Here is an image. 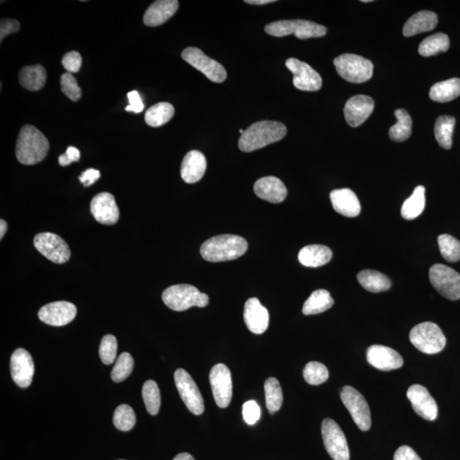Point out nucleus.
I'll return each instance as SVG.
<instances>
[{"instance_id": "obj_1", "label": "nucleus", "mask_w": 460, "mask_h": 460, "mask_svg": "<svg viewBox=\"0 0 460 460\" xmlns=\"http://www.w3.org/2000/svg\"><path fill=\"white\" fill-rule=\"evenodd\" d=\"M286 127L278 121L263 120L252 125L241 135L238 145L242 152L250 153L281 141Z\"/></svg>"}, {"instance_id": "obj_2", "label": "nucleus", "mask_w": 460, "mask_h": 460, "mask_svg": "<svg viewBox=\"0 0 460 460\" xmlns=\"http://www.w3.org/2000/svg\"><path fill=\"white\" fill-rule=\"evenodd\" d=\"M248 241L234 234H221L202 244L201 254L208 262H226L239 259L248 251Z\"/></svg>"}, {"instance_id": "obj_3", "label": "nucleus", "mask_w": 460, "mask_h": 460, "mask_svg": "<svg viewBox=\"0 0 460 460\" xmlns=\"http://www.w3.org/2000/svg\"><path fill=\"white\" fill-rule=\"evenodd\" d=\"M50 143L42 131L31 125L21 127L16 145V156L21 164L39 163L47 156Z\"/></svg>"}, {"instance_id": "obj_4", "label": "nucleus", "mask_w": 460, "mask_h": 460, "mask_svg": "<svg viewBox=\"0 0 460 460\" xmlns=\"http://www.w3.org/2000/svg\"><path fill=\"white\" fill-rule=\"evenodd\" d=\"M162 300L168 308L175 311H184L197 306L204 308L209 304V297L196 286L189 284L172 286L164 291Z\"/></svg>"}, {"instance_id": "obj_5", "label": "nucleus", "mask_w": 460, "mask_h": 460, "mask_svg": "<svg viewBox=\"0 0 460 460\" xmlns=\"http://www.w3.org/2000/svg\"><path fill=\"white\" fill-rule=\"evenodd\" d=\"M265 32L275 37L294 35L296 38L307 39L318 38L326 34V28L322 25L306 20H284L265 26Z\"/></svg>"}, {"instance_id": "obj_6", "label": "nucleus", "mask_w": 460, "mask_h": 460, "mask_svg": "<svg viewBox=\"0 0 460 460\" xmlns=\"http://www.w3.org/2000/svg\"><path fill=\"white\" fill-rule=\"evenodd\" d=\"M333 64L338 75L348 82L364 83L373 76L374 64L358 55H341L334 59Z\"/></svg>"}, {"instance_id": "obj_7", "label": "nucleus", "mask_w": 460, "mask_h": 460, "mask_svg": "<svg viewBox=\"0 0 460 460\" xmlns=\"http://www.w3.org/2000/svg\"><path fill=\"white\" fill-rule=\"evenodd\" d=\"M411 343L425 354H436L446 345V337L436 324L433 322H423L415 326L411 330Z\"/></svg>"}, {"instance_id": "obj_8", "label": "nucleus", "mask_w": 460, "mask_h": 460, "mask_svg": "<svg viewBox=\"0 0 460 460\" xmlns=\"http://www.w3.org/2000/svg\"><path fill=\"white\" fill-rule=\"evenodd\" d=\"M430 281L441 296L450 300L460 299V274L447 265L437 264L430 270Z\"/></svg>"}, {"instance_id": "obj_9", "label": "nucleus", "mask_w": 460, "mask_h": 460, "mask_svg": "<svg viewBox=\"0 0 460 460\" xmlns=\"http://www.w3.org/2000/svg\"><path fill=\"white\" fill-rule=\"evenodd\" d=\"M182 57L184 61L203 73L212 82L222 83L227 78L226 70L223 66L208 57L198 48H187L183 51Z\"/></svg>"}, {"instance_id": "obj_10", "label": "nucleus", "mask_w": 460, "mask_h": 460, "mask_svg": "<svg viewBox=\"0 0 460 460\" xmlns=\"http://www.w3.org/2000/svg\"><path fill=\"white\" fill-rule=\"evenodd\" d=\"M322 435L327 452L333 460H349L347 440L340 425L331 418L324 419Z\"/></svg>"}, {"instance_id": "obj_11", "label": "nucleus", "mask_w": 460, "mask_h": 460, "mask_svg": "<svg viewBox=\"0 0 460 460\" xmlns=\"http://www.w3.org/2000/svg\"><path fill=\"white\" fill-rule=\"evenodd\" d=\"M341 399L359 429L363 432L369 430L371 424L369 406L362 394L351 386H345L342 389Z\"/></svg>"}, {"instance_id": "obj_12", "label": "nucleus", "mask_w": 460, "mask_h": 460, "mask_svg": "<svg viewBox=\"0 0 460 460\" xmlns=\"http://www.w3.org/2000/svg\"><path fill=\"white\" fill-rule=\"evenodd\" d=\"M175 384L183 403L187 410L196 415L204 413V401L201 393L199 391L196 382L190 374L182 368L175 371Z\"/></svg>"}, {"instance_id": "obj_13", "label": "nucleus", "mask_w": 460, "mask_h": 460, "mask_svg": "<svg viewBox=\"0 0 460 460\" xmlns=\"http://www.w3.org/2000/svg\"><path fill=\"white\" fill-rule=\"evenodd\" d=\"M34 244L38 252L55 264L68 262L71 256L67 243L57 234L53 233L37 234Z\"/></svg>"}, {"instance_id": "obj_14", "label": "nucleus", "mask_w": 460, "mask_h": 460, "mask_svg": "<svg viewBox=\"0 0 460 460\" xmlns=\"http://www.w3.org/2000/svg\"><path fill=\"white\" fill-rule=\"evenodd\" d=\"M286 66L293 75V84L297 89L304 91L321 89L322 77L310 65L300 61L299 59L289 58L286 61Z\"/></svg>"}, {"instance_id": "obj_15", "label": "nucleus", "mask_w": 460, "mask_h": 460, "mask_svg": "<svg viewBox=\"0 0 460 460\" xmlns=\"http://www.w3.org/2000/svg\"><path fill=\"white\" fill-rule=\"evenodd\" d=\"M209 378L217 405L221 408H226L232 399V380L229 368L224 364H217L212 368Z\"/></svg>"}, {"instance_id": "obj_16", "label": "nucleus", "mask_w": 460, "mask_h": 460, "mask_svg": "<svg viewBox=\"0 0 460 460\" xmlns=\"http://www.w3.org/2000/svg\"><path fill=\"white\" fill-rule=\"evenodd\" d=\"M77 314L75 304L66 301L45 305L39 311L40 321L53 326H62L73 321Z\"/></svg>"}, {"instance_id": "obj_17", "label": "nucleus", "mask_w": 460, "mask_h": 460, "mask_svg": "<svg viewBox=\"0 0 460 460\" xmlns=\"http://www.w3.org/2000/svg\"><path fill=\"white\" fill-rule=\"evenodd\" d=\"M10 373L14 382L21 388H28L32 384L35 364L26 349L20 348L14 351L10 358Z\"/></svg>"}, {"instance_id": "obj_18", "label": "nucleus", "mask_w": 460, "mask_h": 460, "mask_svg": "<svg viewBox=\"0 0 460 460\" xmlns=\"http://www.w3.org/2000/svg\"><path fill=\"white\" fill-rule=\"evenodd\" d=\"M91 212L98 223L105 226H113L120 219V210L116 199L109 193H100L95 196L91 202Z\"/></svg>"}, {"instance_id": "obj_19", "label": "nucleus", "mask_w": 460, "mask_h": 460, "mask_svg": "<svg viewBox=\"0 0 460 460\" xmlns=\"http://www.w3.org/2000/svg\"><path fill=\"white\" fill-rule=\"evenodd\" d=\"M374 109L373 98L365 95H354L349 99L344 106L346 122L351 127H358L369 118Z\"/></svg>"}, {"instance_id": "obj_20", "label": "nucleus", "mask_w": 460, "mask_h": 460, "mask_svg": "<svg viewBox=\"0 0 460 460\" xmlns=\"http://www.w3.org/2000/svg\"><path fill=\"white\" fill-rule=\"evenodd\" d=\"M415 413L426 421H434L437 418L438 408L436 401L424 386L412 385L407 392Z\"/></svg>"}, {"instance_id": "obj_21", "label": "nucleus", "mask_w": 460, "mask_h": 460, "mask_svg": "<svg viewBox=\"0 0 460 460\" xmlns=\"http://www.w3.org/2000/svg\"><path fill=\"white\" fill-rule=\"evenodd\" d=\"M367 359L370 365L381 371L398 369L403 365L402 356L395 349L384 345H371L367 351Z\"/></svg>"}, {"instance_id": "obj_22", "label": "nucleus", "mask_w": 460, "mask_h": 460, "mask_svg": "<svg viewBox=\"0 0 460 460\" xmlns=\"http://www.w3.org/2000/svg\"><path fill=\"white\" fill-rule=\"evenodd\" d=\"M244 320L246 326L255 334H262L268 329L270 314L257 297L246 302Z\"/></svg>"}, {"instance_id": "obj_23", "label": "nucleus", "mask_w": 460, "mask_h": 460, "mask_svg": "<svg viewBox=\"0 0 460 460\" xmlns=\"http://www.w3.org/2000/svg\"><path fill=\"white\" fill-rule=\"evenodd\" d=\"M254 192L257 197L274 204L282 203L288 196L284 183L273 176L257 180L254 184Z\"/></svg>"}, {"instance_id": "obj_24", "label": "nucleus", "mask_w": 460, "mask_h": 460, "mask_svg": "<svg viewBox=\"0 0 460 460\" xmlns=\"http://www.w3.org/2000/svg\"><path fill=\"white\" fill-rule=\"evenodd\" d=\"M178 0H159L147 9L143 23L148 27H158L167 23L178 9Z\"/></svg>"}, {"instance_id": "obj_25", "label": "nucleus", "mask_w": 460, "mask_h": 460, "mask_svg": "<svg viewBox=\"0 0 460 460\" xmlns=\"http://www.w3.org/2000/svg\"><path fill=\"white\" fill-rule=\"evenodd\" d=\"M331 202L335 211L347 218H356L360 213V203L356 194L349 189L333 190Z\"/></svg>"}, {"instance_id": "obj_26", "label": "nucleus", "mask_w": 460, "mask_h": 460, "mask_svg": "<svg viewBox=\"0 0 460 460\" xmlns=\"http://www.w3.org/2000/svg\"><path fill=\"white\" fill-rule=\"evenodd\" d=\"M207 170V159L200 151L192 150L183 158L181 176L187 183H196L203 178Z\"/></svg>"}, {"instance_id": "obj_27", "label": "nucleus", "mask_w": 460, "mask_h": 460, "mask_svg": "<svg viewBox=\"0 0 460 460\" xmlns=\"http://www.w3.org/2000/svg\"><path fill=\"white\" fill-rule=\"evenodd\" d=\"M438 24V17L436 13L430 10H422L412 16L407 21L403 27V35L412 37L433 30Z\"/></svg>"}, {"instance_id": "obj_28", "label": "nucleus", "mask_w": 460, "mask_h": 460, "mask_svg": "<svg viewBox=\"0 0 460 460\" xmlns=\"http://www.w3.org/2000/svg\"><path fill=\"white\" fill-rule=\"evenodd\" d=\"M333 257V252L323 245L304 246L299 253V260L305 267L318 268L329 262Z\"/></svg>"}, {"instance_id": "obj_29", "label": "nucleus", "mask_w": 460, "mask_h": 460, "mask_svg": "<svg viewBox=\"0 0 460 460\" xmlns=\"http://www.w3.org/2000/svg\"><path fill=\"white\" fill-rule=\"evenodd\" d=\"M46 81V71L42 65L26 66L19 73L21 86L28 91L42 90Z\"/></svg>"}, {"instance_id": "obj_30", "label": "nucleus", "mask_w": 460, "mask_h": 460, "mask_svg": "<svg viewBox=\"0 0 460 460\" xmlns=\"http://www.w3.org/2000/svg\"><path fill=\"white\" fill-rule=\"evenodd\" d=\"M357 279L364 289L370 293L385 292L391 288L392 282L384 274L376 270H365L359 272Z\"/></svg>"}, {"instance_id": "obj_31", "label": "nucleus", "mask_w": 460, "mask_h": 460, "mask_svg": "<svg viewBox=\"0 0 460 460\" xmlns=\"http://www.w3.org/2000/svg\"><path fill=\"white\" fill-rule=\"evenodd\" d=\"M460 95V79L454 78L436 83L430 88V98L438 102H448Z\"/></svg>"}, {"instance_id": "obj_32", "label": "nucleus", "mask_w": 460, "mask_h": 460, "mask_svg": "<svg viewBox=\"0 0 460 460\" xmlns=\"http://www.w3.org/2000/svg\"><path fill=\"white\" fill-rule=\"evenodd\" d=\"M425 207V189L424 186L416 187L412 196L404 201L401 210L403 218L407 220L417 219Z\"/></svg>"}, {"instance_id": "obj_33", "label": "nucleus", "mask_w": 460, "mask_h": 460, "mask_svg": "<svg viewBox=\"0 0 460 460\" xmlns=\"http://www.w3.org/2000/svg\"><path fill=\"white\" fill-rule=\"evenodd\" d=\"M334 300L329 291L319 289L312 293L305 301L303 313L305 315H318L333 307Z\"/></svg>"}, {"instance_id": "obj_34", "label": "nucleus", "mask_w": 460, "mask_h": 460, "mask_svg": "<svg viewBox=\"0 0 460 460\" xmlns=\"http://www.w3.org/2000/svg\"><path fill=\"white\" fill-rule=\"evenodd\" d=\"M449 47H450V40L448 36L443 33H438L423 40L418 47V53L422 57H432L441 53H446Z\"/></svg>"}, {"instance_id": "obj_35", "label": "nucleus", "mask_w": 460, "mask_h": 460, "mask_svg": "<svg viewBox=\"0 0 460 460\" xmlns=\"http://www.w3.org/2000/svg\"><path fill=\"white\" fill-rule=\"evenodd\" d=\"M175 109L169 102H159L147 110L145 122L152 127H160L167 124L174 116Z\"/></svg>"}, {"instance_id": "obj_36", "label": "nucleus", "mask_w": 460, "mask_h": 460, "mask_svg": "<svg viewBox=\"0 0 460 460\" xmlns=\"http://www.w3.org/2000/svg\"><path fill=\"white\" fill-rule=\"evenodd\" d=\"M397 123L389 129V136L393 141L404 142L410 138L413 121L406 110L401 109L395 111Z\"/></svg>"}, {"instance_id": "obj_37", "label": "nucleus", "mask_w": 460, "mask_h": 460, "mask_svg": "<svg viewBox=\"0 0 460 460\" xmlns=\"http://www.w3.org/2000/svg\"><path fill=\"white\" fill-rule=\"evenodd\" d=\"M456 120L454 117L449 116H440L435 124V138L441 148L450 149L452 147V137L454 134Z\"/></svg>"}, {"instance_id": "obj_38", "label": "nucleus", "mask_w": 460, "mask_h": 460, "mask_svg": "<svg viewBox=\"0 0 460 460\" xmlns=\"http://www.w3.org/2000/svg\"><path fill=\"white\" fill-rule=\"evenodd\" d=\"M265 399L268 413L274 414L281 410L283 403V394L281 385L276 378H270L264 384Z\"/></svg>"}, {"instance_id": "obj_39", "label": "nucleus", "mask_w": 460, "mask_h": 460, "mask_svg": "<svg viewBox=\"0 0 460 460\" xmlns=\"http://www.w3.org/2000/svg\"><path fill=\"white\" fill-rule=\"evenodd\" d=\"M142 398L145 401L146 410L151 415L159 413L161 398L160 389L156 382L148 380L145 383L142 387Z\"/></svg>"}, {"instance_id": "obj_40", "label": "nucleus", "mask_w": 460, "mask_h": 460, "mask_svg": "<svg viewBox=\"0 0 460 460\" xmlns=\"http://www.w3.org/2000/svg\"><path fill=\"white\" fill-rule=\"evenodd\" d=\"M438 245L441 256L448 262L454 263L460 260V241L450 234H441L438 237Z\"/></svg>"}, {"instance_id": "obj_41", "label": "nucleus", "mask_w": 460, "mask_h": 460, "mask_svg": "<svg viewBox=\"0 0 460 460\" xmlns=\"http://www.w3.org/2000/svg\"><path fill=\"white\" fill-rule=\"evenodd\" d=\"M137 418L134 410L127 404L120 405L116 408L113 414V422L118 430L121 432H129L136 425Z\"/></svg>"}, {"instance_id": "obj_42", "label": "nucleus", "mask_w": 460, "mask_h": 460, "mask_svg": "<svg viewBox=\"0 0 460 460\" xmlns=\"http://www.w3.org/2000/svg\"><path fill=\"white\" fill-rule=\"evenodd\" d=\"M303 374L305 381L311 385H322L329 378L326 367L318 362H309L305 366Z\"/></svg>"}, {"instance_id": "obj_43", "label": "nucleus", "mask_w": 460, "mask_h": 460, "mask_svg": "<svg viewBox=\"0 0 460 460\" xmlns=\"http://www.w3.org/2000/svg\"><path fill=\"white\" fill-rule=\"evenodd\" d=\"M134 360L131 354L124 352L116 360L115 367H113L111 378L113 381L120 383L127 380L134 371Z\"/></svg>"}, {"instance_id": "obj_44", "label": "nucleus", "mask_w": 460, "mask_h": 460, "mask_svg": "<svg viewBox=\"0 0 460 460\" xmlns=\"http://www.w3.org/2000/svg\"><path fill=\"white\" fill-rule=\"evenodd\" d=\"M117 348V340L113 335L108 334L102 338L100 349H99V355H100L102 362L106 365H110L115 362Z\"/></svg>"}, {"instance_id": "obj_45", "label": "nucleus", "mask_w": 460, "mask_h": 460, "mask_svg": "<svg viewBox=\"0 0 460 460\" xmlns=\"http://www.w3.org/2000/svg\"><path fill=\"white\" fill-rule=\"evenodd\" d=\"M61 90L62 93L67 95L70 100L73 102L79 101L82 91H81L78 83L72 73H66L61 76Z\"/></svg>"}, {"instance_id": "obj_46", "label": "nucleus", "mask_w": 460, "mask_h": 460, "mask_svg": "<svg viewBox=\"0 0 460 460\" xmlns=\"http://www.w3.org/2000/svg\"><path fill=\"white\" fill-rule=\"evenodd\" d=\"M242 414L244 421L250 425H255L260 418L261 411L255 401H248L243 405Z\"/></svg>"}, {"instance_id": "obj_47", "label": "nucleus", "mask_w": 460, "mask_h": 460, "mask_svg": "<svg viewBox=\"0 0 460 460\" xmlns=\"http://www.w3.org/2000/svg\"><path fill=\"white\" fill-rule=\"evenodd\" d=\"M62 64L68 73H78L82 66V57L78 51H70L62 57Z\"/></svg>"}, {"instance_id": "obj_48", "label": "nucleus", "mask_w": 460, "mask_h": 460, "mask_svg": "<svg viewBox=\"0 0 460 460\" xmlns=\"http://www.w3.org/2000/svg\"><path fill=\"white\" fill-rule=\"evenodd\" d=\"M127 98L129 105L126 107V111L134 112L135 113H141L145 109V105L142 101L141 97L137 91L128 92Z\"/></svg>"}, {"instance_id": "obj_49", "label": "nucleus", "mask_w": 460, "mask_h": 460, "mask_svg": "<svg viewBox=\"0 0 460 460\" xmlns=\"http://www.w3.org/2000/svg\"><path fill=\"white\" fill-rule=\"evenodd\" d=\"M80 159V152L75 147L69 146L66 153L59 156V165L61 167H67L72 162H78Z\"/></svg>"}, {"instance_id": "obj_50", "label": "nucleus", "mask_w": 460, "mask_h": 460, "mask_svg": "<svg viewBox=\"0 0 460 460\" xmlns=\"http://www.w3.org/2000/svg\"><path fill=\"white\" fill-rule=\"evenodd\" d=\"M20 29V23L13 19H2L0 24V40L3 39L6 36L14 34Z\"/></svg>"}, {"instance_id": "obj_51", "label": "nucleus", "mask_w": 460, "mask_h": 460, "mask_svg": "<svg viewBox=\"0 0 460 460\" xmlns=\"http://www.w3.org/2000/svg\"><path fill=\"white\" fill-rule=\"evenodd\" d=\"M394 460H422L416 454L413 448L408 446H402L397 449L394 455Z\"/></svg>"}, {"instance_id": "obj_52", "label": "nucleus", "mask_w": 460, "mask_h": 460, "mask_svg": "<svg viewBox=\"0 0 460 460\" xmlns=\"http://www.w3.org/2000/svg\"><path fill=\"white\" fill-rule=\"evenodd\" d=\"M101 173L95 169H87L86 172H82L80 176V181L84 184V187H89L98 181L100 178Z\"/></svg>"}, {"instance_id": "obj_53", "label": "nucleus", "mask_w": 460, "mask_h": 460, "mask_svg": "<svg viewBox=\"0 0 460 460\" xmlns=\"http://www.w3.org/2000/svg\"><path fill=\"white\" fill-rule=\"evenodd\" d=\"M275 0H246L245 3H250V5L262 6L267 5V3H274Z\"/></svg>"}, {"instance_id": "obj_54", "label": "nucleus", "mask_w": 460, "mask_h": 460, "mask_svg": "<svg viewBox=\"0 0 460 460\" xmlns=\"http://www.w3.org/2000/svg\"><path fill=\"white\" fill-rule=\"evenodd\" d=\"M173 460H194V459L192 455L187 454V452H183V454L176 455Z\"/></svg>"}, {"instance_id": "obj_55", "label": "nucleus", "mask_w": 460, "mask_h": 460, "mask_svg": "<svg viewBox=\"0 0 460 460\" xmlns=\"http://www.w3.org/2000/svg\"><path fill=\"white\" fill-rule=\"evenodd\" d=\"M7 223L6 222L5 220L1 219L0 220V239H3V235L6 234V230H7Z\"/></svg>"}, {"instance_id": "obj_56", "label": "nucleus", "mask_w": 460, "mask_h": 460, "mask_svg": "<svg viewBox=\"0 0 460 460\" xmlns=\"http://www.w3.org/2000/svg\"><path fill=\"white\" fill-rule=\"evenodd\" d=\"M362 2H363V3H369V2H371V1H370V0H365V1H362Z\"/></svg>"}, {"instance_id": "obj_57", "label": "nucleus", "mask_w": 460, "mask_h": 460, "mask_svg": "<svg viewBox=\"0 0 460 460\" xmlns=\"http://www.w3.org/2000/svg\"><path fill=\"white\" fill-rule=\"evenodd\" d=\"M243 132H244V131H243V130H242V129H241V130H240V134H243Z\"/></svg>"}]
</instances>
